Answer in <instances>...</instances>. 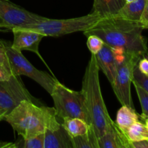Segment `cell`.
<instances>
[{
  "instance_id": "cell-1",
  "label": "cell",
  "mask_w": 148,
  "mask_h": 148,
  "mask_svg": "<svg viewBox=\"0 0 148 148\" xmlns=\"http://www.w3.org/2000/svg\"><path fill=\"white\" fill-rule=\"evenodd\" d=\"M140 22L126 20L118 15L102 18L92 27L83 32L88 37L95 35L114 50L143 57L148 53L147 39Z\"/></svg>"
},
{
  "instance_id": "cell-2",
  "label": "cell",
  "mask_w": 148,
  "mask_h": 148,
  "mask_svg": "<svg viewBox=\"0 0 148 148\" xmlns=\"http://www.w3.org/2000/svg\"><path fill=\"white\" fill-rule=\"evenodd\" d=\"M23 139L54 130L61 125L54 108L24 100L5 116L4 119Z\"/></svg>"
},
{
  "instance_id": "cell-3",
  "label": "cell",
  "mask_w": 148,
  "mask_h": 148,
  "mask_svg": "<svg viewBox=\"0 0 148 148\" xmlns=\"http://www.w3.org/2000/svg\"><path fill=\"white\" fill-rule=\"evenodd\" d=\"M81 92L89 113L91 126L98 138L104 134L114 121L108 114L103 98L99 81V67L94 54H91L87 65Z\"/></svg>"
},
{
  "instance_id": "cell-4",
  "label": "cell",
  "mask_w": 148,
  "mask_h": 148,
  "mask_svg": "<svg viewBox=\"0 0 148 148\" xmlns=\"http://www.w3.org/2000/svg\"><path fill=\"white\" fill-rule=\"evenodd\" d=\"M102 18L97 13L92 12L87 15L75 18L62 20L46 18L39 23L20 28L38 32L43 34L45 37H59L77 32L86 31L96 24Z\"/></svg>"
},
{
  "instance_id": "cell-5",
  "label": "cell",
  "mask_w": 148,
  "mask_h": 148,
  "mask_svg": "<svg viewBox=\"0 0 148 148\" xmlns=\"http://www.w3.org/2000/svg\"><path fill=\"white\" fill-rule=\"evenodd\" d=\"M50 95L58 119L79 118L91 126L89 113L81 91L69 89L58 81Z\"/></svg>"
},
{
  "instance_id": "cell-6",
  "label": "cell",
  "mask_w": 148,
  "mask_h": 148,
  "mask_svg": "<svg viewBox=\"0 0 148 148\" xmlns=\"http://www.w3.org/2000/svg\"><path fill=\"white\" fill-rule=\"evenodd\" d=\"M1 42L5 49L12 73L16 76L24 75L28 77L40 85L49 94L51 93L55 85L58 82L57 79L49 74L35 67L25 57L22 51H19L12 47L10 42L5 40H1Z\"/></svg>"
},
{
  "instance_id": "cell-7",
  "label": "cell",
  "mask_w": 148,
  "mask_h": 148,
  "mask_svg": "<svg viewBox=\"0 0 148 148\" xmlns=\"http://www.w3.org/2000/svg\"><path fill=\"white\" fill-rule=\"evenodd\" d=\"M115 51L118 59V66L115 79L111 85L121 106H127L134 108L131 94V85L132 83L134 67L142 57L116 50Z\"/></svg>"
},
{
  "instance_id": "cell-8",
  "label": "cell",
  "mask_w": 148,
  "mask_h": 148,
  "mask_svg": "<svg viewBox=\"0 0 148 148\" xmlns=\"http://www.w3.org/2000/svg\"><path fill=\"white\" fill-rule=\"evenodd\" d=\"M46 17L34 14L9 0H0V30L10 31L39 23Z\"/></svg>"
},
{
  "instance_id": "cell-9",
  "label": "cell",
  "mask_w": 148,
  "mask_h": 148,
  "mask_svg": "<svg viewBox=\"0 0 148 148\" xmlns=\"http://www.w3.org/2000/svg\"><path fill=\"white\" fill-rule=\"evenodd\" d=\"M24 100L41 105L30 95L19 76H14L8 81H0V111L7 115Z\"/></svg>"
},
{
  "instance_id": "cell-10",
  "label": "cell",
  "mask_w": 148,
  "mask_h": 148,
  "mask_svg": "<svg viewBox=\"0 0 148 148\" xmlns=\"http://www.w3.org/2000/svg\"><path fill=\"white\" fill-rule=\"evenodd\" d=\"M12 32L14 35V40L11 44L13 49L19 51H29L34 52L40 57L39 45L45 37L43 34L23 28H14Z\"/></svg>"
},
{
  "instance_id": "cell-11",
  "label": "cell",
  "mask_w": 148,
  "mask_h": 148,
  "mask_svg": "<svg viewBox=\"0 0 148 148\" xmlns=\"http://www.w3.org/2000/svg\"><path fill=\"white\" fill-rule=\"evenodd\" d=\"M95 57L99 69L103 71L111 85L115 79L118 66V59L115 50L104 43Z\"/></svg>"
},
{
  "instance_id": "cell-12",
  "label": "cell",
  "mask_w": 148,
  "mask_h": 148,
  "mask_svg": "<svg viewBox=\"0 0 148 148\" xmlns=\"http://www.w3.org/2000/svg\"><path fill=\"white\" fill-rule=\"evenodd\" d=\"M130 143L127 135L119 128L115 121L102 136L98 137L99 148H131Z\"/></svg>"
},
{
  "instance_id": "cell-13",
  "label": "cell",
  "mask_w": 148,
  "mask_h": 148,
  "mask_svg": "<svg viewBox=\"0 0 148 148\" xmlns=\"http://www.w3.org/2000/svg\"><path fill=\"white\" fill-rule=\"evenodd\" d=\"M44 148H73L71 137L62 124L56 130L45 132Z\"/></svg>"
},
{
  "instance_id": "cell-14",
  "label": "cell",
  "mask_w": 148,
  "mask_h": 148,
  "mask_svg": "<svg viewBox=\"0 0 148 148\" xmlns=\"http://www.w3.org/2000/svg\"><path fill=\"white\" fill-rule=\"evenodd\" d=\"M125 3V0H94L92 12L97 13L101 18L114 17Z\"/></svg>"
},
{
  "instance_id": "cell-15",
  "label": "cell",
  "mask_w": 148,
  "mask_h": 148,
  "mask_svg": "<svg viewBox=\"0 0 148 148\" xmlns=\"http://www.w3.org/2000/svg\"><path fill=\"white\" fill-rule=\"evenodd\" d=\"M145 3L146 0H135L132 2H126L117 15L126 20L140 22Z\"/></svg>"
},
{
  "instance_id": "cell-16",
  "label": "cell",
  "mask_w": 148,
  "mask_h": 148,
  "mask_svg": "<svg viewBox=\"0 0 148 148\" xmlns=\"http://www.w3.org/2000/svg\"><path fill=\"white\" fill-rule=\"evenodd\" d=\"M137 121H139V116L134 108L127 106H122L117 112L115 123L125 134L127 130Z\"/></svg>"
},
{
  "instance_id": "cell-17",
  "label": "cell",
  "mask_w": 148,
  "mask_h": 148,
  "mask_svg": "<svg viewBox=\"0 0 148 148\" xmlns=\"http://www.w3.org/2000/svg\"><path fill=\"white\" fill-rule=\"evenodd\" d=\"M61 123L71 137L82 135L88 132L92 126L79 118H66Z\"/></svg>"
},
{
  "instance_id": "cell-18",
  "label": "cell",
  "mask_w": 148,
  "mask_h": 148,
  "mask_svg": "<svg viewBox=\"0 0 148 148\" xmlns=\"http://www.w3.org/2000/svg\"><path fill=\"white\" fill-rule=\"evenodd\" d=\"M71 139L73 148H99L98 138L92 127L86 134Z\"/></svg>"
},
{
  "instance_id": "cell-19",
  "label": "cell",
  "mask_w": 148,
  "mask_h": 148,
  "mask_svg": "<svg viewBox=\"0 0 148 148\" xmlns=\"http://www.w3.org/2000/svg\"><path fill=\"white\" fill-rule=\"evenodd\" d=\"M126 135L130 142L148 140V131L144 123L136 121L126 132Z\"/></svg>"
},
{
  "instance_id": "cell-20",
  "label": "cell",
  "mask_w": 148,
  "mask_h": 148,
  "mask_svg": "<svg viewBox=\"0 0 148 148\" xmlns=\"http://www.w3.org/2000/svg\"><path fill=\"white\" fill-rule=\"evenodd\" d=\"M16 147L44 148V133L27 139H21L20 143H15Z\"/></svg>"
},
{
  "instance_id": "cell-21",
  "label": "cell",
  "mask_w": 148,
  "mask_h": 148,
  "mask_svg": "<svg viewBox=\"0 0 148 148\" xmlns=\"http://www.w3.org/2000/svg\"><path fill=\"white\" fill-rule=\"evenodd\" d=\"M132 83L134 85L137 96L140 100L142 110H143V114L140 117L142 119L145 118H148V92L136 83H134V82Z\"/></svg>"
},
{
  "instance_id": "cell-22",
  "label": "cell",
  "mask_w": 148,
  "mask_h": 148,
  "mask_svg": "<svg viewBox=\"0 0 148 148\" xmlns=\"http://www.w3.org/2000/svg\"><path fill=\"white\" fill-rule=\"evenodd\" d=\"M103 45L104 42L98 36H95V35H90V36H88L87 46H88L91 54L96 55L102 49Z\"/></svg>"
},
{
  "instance_id": "cell-23",
  "label": "cell",
  "mask_w": 148,
  "mask_h": 148,
  "mask_svg": "<svg viewBox=\"0 0 148 148\" xmlns=\"http://www.w3.org/2000/svg\"><path fill=\"white\" fill-rule=\"evenodd\" d=\"M146 55L148 56V53ZM132 82L138 85L139 86L143 88V89L145 90L148 92V77H146L145 75H143V74L139 70L138 67H137V66L134 67V72H133Z\"/></svg>"
},
{
  "instance_id": "cell-24",
  "label": "cell",
  "mask_w": 148,
  "mask_h": 148,
  "mask_svg": "<svg viewBox=\"0 0 148 148\" xmlns=\"http://www.w3.org/2000/svg\"><path fill=\"white\" fill-rule=\"evenodd\" d=\"M0 64L2 65L3 66L6 67L7 69H8L12 73V72L11 70V68H10L8 59H7V54H6L5 49H4L3 44L1 43V40H0ZM13 75H14V74H13Z\"/></svg>"
},
{
  "instance_id": "cell-25",
  "label": "cell",
  "mask_w": 148,
  "mask_h": 148,
  "mask_svg": "<svg viewBox=\"0 0 148 148\" xmlns=\"http://www.w3.org/2000/svg\"><path fill=\"white\" fill-rule=\"evenodd\" d=\"M137 67L143 75L148 77V56L147 55L140 59L137 63Z\"/></svg>"
},
{
  "instance_id": "cell-26",
  "label": "cell",
  "mask_w": 148,
  "mask_h": 148,
  "mask_svg": "<svg viewBox=\"0 0 148 148\" xmlns=\"http://www.w3.org/2000/svg\"><path fill=\"white\" fill-rule=\"evenodd\" d=\"M16 75H13L8 69L0 64V81H8Z\"/></svg>"
},
{
  "instance_id": "cell-27",
  "label": "cell",
  "mask_w": 148,
  "mask_h": 148,
  "mask_svg": "<svg viewBox=\"0 0 148 148\" xmlns=\"http://www.w3.org/2000/svg\"><path fill=\"white\" fill-rule=\"evenodd\" d=\"M140 23L143 27V28H148V0H146L144 10H143V14H142Z\"/></svg>"
},
{
  "instance_id": "cell-28",
  "label": "cell",
  "mask_w": 148,
  "mask_h": 148,
  "mask_svg": "<svg viewBox=\"0 0 148 148\" xmlns=\"http://www.w3.org/2000/svg\"><path fill=\"white\" fill-rule=\"evenodd\" d=\"M131 148H148V140H140V141L131 142L130 143Z\"/></svg>"
},
{
  "instance_id": "cell-29",
  "label": "cell",
  "mask_w": 148,
  "mask_h": 148,
  "mask_svg": "<svg viewBox=\"0 0 148 148\" xmlns=\"http://www.w3.org/2000/svg\"><path fill=\"white\" fill-rule=\"evenodd\" d=\"M5 116H6L5 113L3 112V111H0V121L4 119V117H5Z\"/></svg>"
},
{
  "instance_id": "cell-30",
  "label": "cell",
  "mask_w": 148,
  "mask_h": 148,
  "mask_svg": "<svg viewBox=\"0 0 148 148\" xmlns=\"http://www.w3.org/2000/svg\"><path fill=\"white\" fill-rule=\"evenodd\" d=\"M143 121H144V124H145V126H146V127H147V131H148V118H145V119H143Z\"/></svg>"
},
{
  "instance_id": "cell-31",
  "label": "cell",
  "mask_w": 148,
  "mask_h": 148,
  "mask_svg": "<svg viewBox=\"0 0 148 148\" xmlns=\"http://www.w3.org/2000/svg\"><path fill=\"white\" fill-rule=\"evenodd\" d=\"M135 0H125L126 2H132V1H134Z\"/></svg>"
},
{
  "instance_id": "cell-32",
  "label": "cell",
  "mask_w": 148,
  "mask_h": 148,
  "mask_svg": "<svg viewBox=\"0 0 148 148\" xmlns=\"http://www.w3.org/2000/svg\"><path fill=\"white\" fill-rule=\"evenodd\" d=\"M147 29H148V28H147Z\"/></svg>"
}]
</instances>
